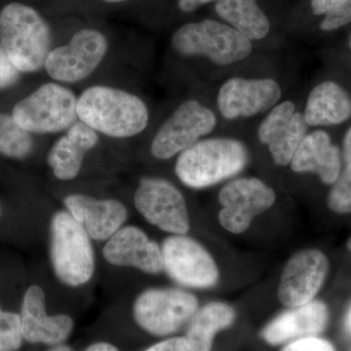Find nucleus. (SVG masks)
<instances>
[{"mask_svg": "<svg viewBox=\"0 0 351 351\" xmlns=\"http://www.w3.org/2000/svg\"><path fill=\"white\" fill-rule=\"evenodd\" d=\"M76 108L80 121L108 137H133L149 123V110L144 101L117 88H88L77 99Z\"/></svg>", "mask_w": 351, "mask_h": 351, "instance_id": "1", "label": "nucleus"}, {"mask_svg": "<svg viewBox=\"0 0 351 351\" xmlns=\"http://www.w3.org/2000/svg\"><path fill=\"white\" fill-rule=\"evenodd\" d=\"M248 161V151L240 141L207 138L180 154L175 173L184 186L202 189L239 175Z\"/></svg>", "mask_w": 351, "mask_h": 351, "instance_id": "2", "label": "nucleus"}, {"mask_svg": "<svg viewBox=\"0 0 351 351\" xmlns=\"http://www.w3.org/2000/svg\"><path fill=\"white\" fill-rule=\"evenodd\" d=\"M0 38L4 52L22 73H34L45 64L51 34L40 14L25 4H8L0 13Z\"/></svg>", "mask_w": 351, "mask_h": 351, "instance_id": "3", "label": "nucleus"}, {"mask_svg": "<svg viewBox=\"0 0 351 351\" xmlns=\"http://www.w3.org/2000/svg\"><path fill=\"white\" fill-rule=\"evenodd\" d=\"M50 262L58 280L68 287H82L94 276L96 256L92 239L66 209L55 212L51 218Z\"/></svg>", "mask_w": 351, "mask_h": 351, "instance_id": "4", "label": "nucleus"}, {"mask_svg": "<svg viewBox=\"0 0 351 351\" xmlns=\"http://www.w3.org/2000/svg\"><path fill=\"white\" fill-rule=\"evenodd\" d=\"M173 48L186 57H206L219 66H228L250 56V39L232 25L204 20L182 25L173 34Z\"/></svg>", "mask_w": 351, "mask_h": 351, "instance_id": "5", "label": "nucleus"}, {"mask_svg": "<svg viewBox=\"0 0 351 351\" xmlns=\"http://www.w3.org/2000/svg\"><path fill=\"white\" fill-rule=\"evenodd\" d=\"M198 308L197 298L188 291L151 288L136 298L133 317L147 334L168 338L186 327Z\"/></svg>", "mask_w": 351, "mask_h": 351, "instance_id": "6", "label": "nucleus"}, {"mask_svg": "<svg viewBox=\"0 0 351 351\" xmlns=\"http://www.w3.org/2000/svg\"><path fill=\"white\" fill-rule=\"evenodd\" d=\"M76 105L71 90L57 83H46L16 104L12 117L29 133H59L75 123Z\"/></svg>", "mask_w": 351, "mask_h": 351, "instance_id": "7", "label": "nucleus"}, {"mask_svg": "<svg viewBox=\"0 0 351 351\" xmlns=\"http://www.w3.org/2000/svg\"><path fill=\"white\" fill-rule=\"evenodd\" d=\"M134 205L152 226L172 235L191 228L186 201L174 184L161 178H143L134 193Z\"/></svg>", "mask_w": 351, "mask_h": 351, "instance_id": "8", "label": "nucleus"}, {"mask_svg": "<svg viewBox=\"0 0 351 351\" xmlns=\"http://www.w3.org/2000/svg\"><path fill=\"white\" fill-rule=\"evenodd\" d=\"M163 271L186 288L209 289L218 283L219 272L214 258L195 239L171 235L161 245Z\"/></svg>", "mask_w": 351, "mask_h": 351, "instance_id": "9", "label": "nucleus"}, {"mask_svg": "<svg viewBox=\"0 0 351 351\" xmlns=\"http://www.w3.org/2000/svg\"><path fill=\"white\" fill-rule=\"evenodd\" d=\"M217 117L209 108L196 100L182 103L164 122L152 140V156L167 160L188 149L214 130Z\"/></svg>", "mask_w": 351, "mask_h": 351, "instance_id": "10", "label": "nucleus"}, {"mask_svg": "<svg viewBox=\"0 0 351 351\" xmlns=\"http://www.w3.org/2000/svg\"><path fill=\"white\" fill-rule=\"evenodd\" d=\"M276 195L269 184L257 178H239L219 191L221 226L233 234L248 230L256 217L272 207Z\"/></svg>", "mask_w": 351, "mask_h": 351, "instance_id": "11", "label": "nucleus"}, {"mask_svg": "<svg viewBox=\"0 0 351 351\" xmlns=\"http://www.w3.org/2000/svg\"><path fill=\"white\" fill-rule=\"evenodd\" d=\"M108 44L103 34L86 29L75 32L66 45L50 51L46 71L58 82L73 83L85 80L101 64Z\"/></svg>", "mask_w": 351, "mask_h": 351, "instance_id": "12", "label": "nucleus"}, {"mask_svg": "<svg viewBox=\"0 0 351 351\" xmlns=\"http://www.w3.org/2000/svg\"><path fill=\"white\" fill-rule=\"evenodd\" d=\"M329 260L323 252L306 249L293 256L284 267L279 282V302L288 307L313 302L329 274Z\"/></svg>", "mask_w": 351, "mask_h": 351, "instance_id": "13", "label": "nucleus"}, {"mask_svg": "<svg viewBox=\"0 0 351 351\" xmlns=\"http://www.w3.org/2000/svg\"><path fill=\"white\" fill-rule=\"evenodd\" d=\"M281 97L280 85L271 78L233 77L219 88L218 107L225 119L234 120L267 112L276 107Z\"/></svg>", "mask_w": 351, "mask_h": 351, "instance_id": "14", "label": "nucleus"}, {"mask_svg": "<svg viewBox=\"0 0 351 351\" xmlns=\"http://www.w3.org/2000/svg\"><path fill=\"white\" fill-rule=\"evenodd\" d=\"M304 114L297 112L295 104L285 101L272 108L263 120L258 137L267 145L272 160L278 166H287L307 134Z\"/></svg>", "mask_w": 351, "mask_h": 351, "instance_id": "15", "label": "nucleus"}, {"mask_svg": "<svg viewBox=\"0 0 351 351\" xmlns=\"http://www.w3.org/2000/svg\"><path fill=\"white\" fill-rule=\"evenodd\" d=\"M103 257L114 267H131L152 276L163 271L161 246L137 226H123L110 237L104 245Z\"/></svg>", "mask_w": 351, "mask_h": 351, "instance_id": "16", "label": "nucleus"}, {"mask_svg": "<svg viewBox=\"0 0 351 351\" xmlns=\"http://www.w3.org/2000/svg\"><path fill=\"white\" fill-rule=\"evenodd\" d=\"M20 317L23 338L27 343L62 345L75 329V320L71 316L47 313L45 293L38 285L29 286L25 291Z\"/></svg>", "mask_w": 351, "mask_h": 351, "instance_id": "17", "label": "nucleus"}, {"mask_svg": "<svg viewBox=\"0 0 351 351\" xmlns=\"http://www.w3.org/2000/svg\"><path fill=\"white\" fill-rule=\"evenodd\" d=\"M329 318L327 304L313 300L277 315L263 327L261 338L267 345L281 346L295 339L320 336L326 330Z\"/></svg>", "mask_w": 351, "mask_h": 351, "instance_id": "18", "label": "nucleus"}, {"mask_svg": "<svg viewBox=\"0 0 351 351\" xmlns=\"http://www.w3.org/2000/svg\"><path fill=\"white\" fill-rule=\"evenodd\" d=\"M66 211L84 228L92 240L107 241L128 219V209L121 201L73 193L64 198Z\"/></svg>", "mask_w": 351, "mask_h": 351, "instance_id": "19", "label": "nucleus"}, {"mask_svg": "<svg viewBox=\"0 0 351 351\" xmlns=\"http://www.w3.org/2000/svg\"><path fill=\"white\" fill-rule=\"evenodd\" d=\"M341 149L332 144L331 136L327 132L316 130L306 134L290 165L295 173L317 175L323 184L332 186L341 172Z\"/></svg>", "mask_w": 351, "mask_h": 351, "instance_id": "20", "label": "nucleus"}, {"mask_svg": "<svg viewBox=\"0 0 351 351\" xmlns=\"http://www.w3.org/2000/svg\"><path fill=\"white\" fill-rule=\"evenodd\" d=\"M98 142L96 131L82 121L75 122L48 152L46 160L53 175L60 181L75 179L82 170L85 154Z\"/></svg>", "mask_w": 351, "mask_h": 351, "instance_id": "21", "label": "nucleus"}, {"mask_svg": "<svg viewBox=\"0 0 351 351\" xmlns=\"http://www.w3.org/2000/svg\"><path fill=\"white\" fill-rule=\"evenodd\" d=\"M304 117L307 126L339 125L351 117V96L339 83L321 82L307 97Z\"/></svg>", "mask_w": 351, "mask_h": 351, "instance_id": "22", "label": "nucleus"}, {"mask_svg": "<svg viewBox=\"0 0 351 351\" xmlns=\"http://www.w3.org/2000/svg\"><path fill=\"white\" fill-rule=\"evenodd\" d=\"M235 319L237 313L230 304L209 302L196 311L186 325L184 337L193 351H212L216 337L230 329Z\"/></svg>", "mask_w": 351, "mask_h": 351, "instance_id": "23", "label": "nucleus"}, {"mask_svg": "<svg viewBox=\"0 0 351 351\" xmlns=\"http://www.w3.org/2000/svg\"><path fill=\"white\" fill-rule=\"evenodd\" d=\"M215 9L221 19L251 41L269 34V21L256 0H217Z\"/></svg>", "mask_w": 351, "mask_h": 351, "instance_id": "24", "label": "nucleus"}, {"mask_svg": "<svg viewBox=\"0 0 351 351\" xmlns=\"http://www.w3.org/2000/svg\"><path fill=\"white\" fill-rule=\"evenodd\" d=\"M32 149L31 133L22 128L12 115L0 113V154L22 160L31 156Z\"/></svg>", "mask_w": 351, "mask_h": 351, "instance_id": "25", "label": "nucleus"}, {"mask_svg": "<svg viewBox=\"0 0 351 351\" xmlns=\"http://www.w3.org/2000/svg\"><path fill=\"white\" fill-rule=\"evenodd\" d=\"M311 4L315 15L324 16L322 31H336L351 23V0H311Z\"/></svg>", "mask_w": 351, "mask_h": 351, "instance_id": "26", "label": "nucleus"}, {"mask_svg": "<svg viewBox=\"0 0 351 351\" xmlns=\"http://www.w3.org/2000/svg\"><path fill=\"white\" fill-rule=\"evenodd\" d=\"M327 205L334 213L351 214V163L346 164L337 181L332 184Z\"/></svg>", "mask_w": 351, "mask_h": 351, "instance_id": "27", "label": "nucleus"}, {"mask_svg": "<svg viewBox=\"0 0 351 351\" xmlns=\"http://www.w3.org/2000/svg\"><path fill=\"white\" fill-rule=\"evenodd\" d=\"M23 341L20 314L2 311L0 307V351H18Z\"/></svg>", "mask_w": 351, "mask_h": 351, "instance_id": "28", "label": "nucleus"}, {"mask_svg": "<svg viewBox=\"0 0 351 351\" xmlns=\"http://www.w3.org/2000/svg\"><path fill=\"white\" fill-rule=\"evenodd\" d=\"M282 346L280 351H336L331 341L320 336L295 339Z\"/></svg>", "mask_w": 351, "mask_h": 351, "instance_id": "29", "label": "nucleus"}, {"mask_svg": "<svg viewBox=\"0 0 351 351\" xmlns=\"http://www.w3.org/2000/svg\"><path fill=\"white\" fill-rule=\"evenodd\" d=\"M144 351H193L186 337H168Z\"/></svg>", "mask_w": 351, "mask_h": 351, "instance_id": "30", "label": "nucleus"}, {"mask_svg": "<svg viewBox=\"0 0 351 351\" xmlns=\"http://www.w3.org/2000/svg\"><path fill=\"white\" fill-rule=\"evenodd\" d=\"M18 75L19 71L9 61L4 50L0 49V89L12 85Z\"/></svg>", "mask_w": 351, "mask_h": 351, "instance_id": "31", "label": "nucleus"}, {"mask_svg": "<svg viewBox=\"0 0 351 351\" xmlns=\"http://www.w3.org/2000/svg\"><path fill=\"white\" fill-rule=\"evenodd\" d=\"M214 0H178V6L182 12H193L195 9Z\"/></svg>", "mask_w": 351, "mask_h": 351, "instance_id": "32", "label": "nucleus"}, {"mask_svg": "<svg viewBox=\"0 0 351 351\" xmlns=\"http://www.w3.org/2000/svg\"><path fill=\"white\" fill-rule=\"evenodd\" d=\"M343 156L346 164L351 163V126L346 131L343 141Z\"/></svg>", "mask_w": 351, "mask_h": 351, "instance_id": "33", "label": "nucleus"}, {"mask_svg": "<svg viewBox=\"0 0 351 351\" xmlns=\"http://www.w3.org/2000/svg\"><path fill=\"white\" fill-rule=\"evenodd\" d=\"M84 351H120L112 343H108V341H97V343H92L88 346Z\"/></svg>", "mask_w": 351, "mask_h": 351, "instance_id": "34", "label": "nucleus"}, {"mask_svg": "<svg viewBox=\"0 0 351 351\" xmlns=\"http://www.w3.org/2000/svg\"><path fill=\"white\" fill-rule=\"evenodd\" d=\"M343 325H345L346 331L351 335V304L348 307V311H346Z\"/></svg>", "mask_w": 351, "mask_h": 351, "instance_id": "35", "label": "nucleus"}, {"mask_svg": "<svg viewBox=\"0 0 351 351\" xmlns=\"http://www.w3.org/2000/svg\"><path fill=\"white\" fill-rule=\"evenodd\" d=\"M46 351H75L73 348H71L69 346L64 345V343H62V345H58L54 346H50L49 350Z\"/></svg>", "mask_w": 351, "mask_h": 351, "instance_id": "36", "label": "nucleus"}, {"mask_svg": "<svg viewBox=\"0 0 351 351\" xmlns=\"http://www.w3.org/2000/svg\"><path fill=\"white\" fill-rule=\"evenodd\" d=\"M106 2H110V3H117V2L126 1V0H104Z\"/></svg>", "mask_w": 351, "mask_h": 351, "instance_id": "37", "label": "nucleus"}, {"mask_svg": "<svg viewBox=\"0 0 351 351\" xmlns=\"http://www.w3.org/2000/svg\"><path fill=\"white\" fill-rule=\"evenodd\" d=\"M346 246H348V250L351 252V237L348 240V243H346Z\"/></svg>", "mask_w": 351, "mask_h": 351, "instance_id": "38", "label": "nucleus"}, {"mask_svg": "<svg viewBox=\"0 0 351 351\" xmlns=\"http://www.w3.org/2000/svg\"><path fill=\"white\" fill-rule=\"evenodd\" d=\"M348 47H350V50L351 52V34H350V38H348Z\"/></svg>", "mask_w": 351, "mask_h": 351, "instance_id": "39", "label": "nucleus"}, {"mask_svg": "<svg viewBox=\"0 0 351 351\" xmlns=\"http://www.w3.org/2000/svg\"><path fill=\"white\" fill-rule=\"evenodd\" d=\"M0 213H1V211H0Z\"/></svg>", "mask_w": 351, "mask_h": 351, "instance_id": "40", "label": "nucleus"}]
</instances>
